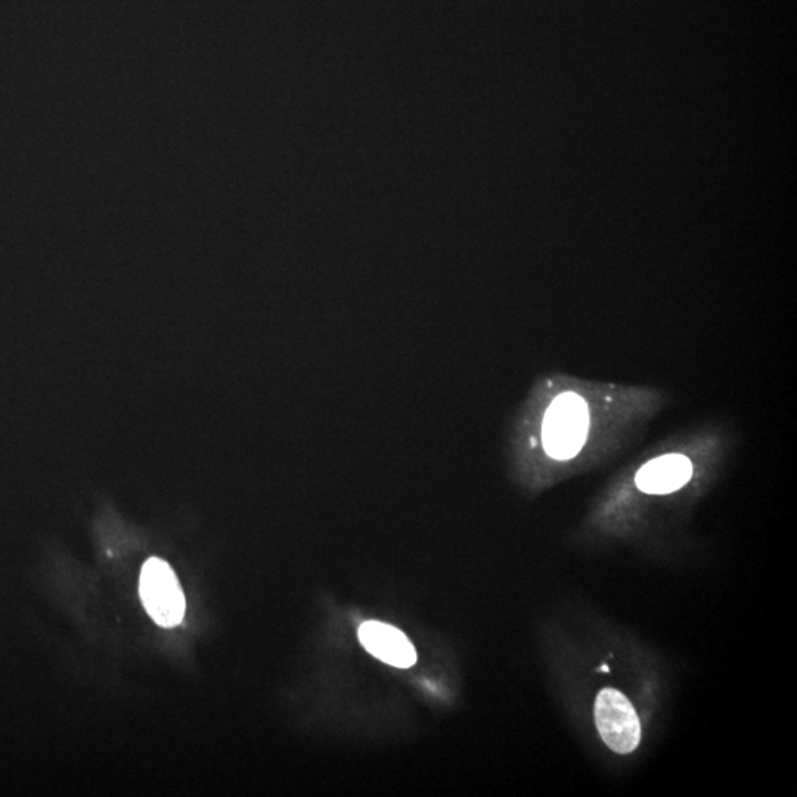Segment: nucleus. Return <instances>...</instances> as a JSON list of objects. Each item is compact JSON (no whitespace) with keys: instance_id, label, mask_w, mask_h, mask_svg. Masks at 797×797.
Wrapping results in <instances>:
<instances>
[{"instance_id":"obj_1","label":"nucleus","mask_w":797,"mask_h":797,"mask_svg":"<svg viewBox=\"0 0 797 797\" xmlns=\"http://www.w3.org/2000/svg\"><path fill=\"white\" fill-rule=\"evenodd\" d=\"M589 409L576 393L558 396L548 408L542 427L544 448L551 458L570 460L581 452L589 430Z\"/></svg>"},{"instance_id":"obj_2","label":"nucleus","mask_w":797,"mask_h":797,"mask_svg":"<svg viewBox=\"0 0 797 797\" xmlns=\"http://www.w3.org/2000/svg\"><path fill=\"white\" fill-rule=\"evenodd\" d=\"M139 595L155 623L173 628L184 620L185 595L172 567L153 557L144 564L139 579Z\"/></svg>"},{"instance_id":"obj_3","label":"nucleus","mask_w":797,"mask_h":797,"mask_svg":"<svg viewBox=\"0 0 797 797\" xmlns=\"http://www.w3.org/2000/svg\"><path fill=\"white\" fill-rule=\"evenodd\" d=\"M594 716L600 737L617 755H629L640 746V718L628 697L619 690L604 688L598 693Z\"/></svg>"},{"instance_id":"obj_4","label":"nucleus","mask_w":797,"mask_h":797,"mask_svg":"<svg viewBox=\"0 0 797 797\" xmlns=\"http://www.w3.org/2000/svg\"><path fill=\"white\" fill-rule=\"evenodd\" d=\"M365 650L387 665L408 669L417 662V651L409 638L395 626L369 620L359 628Z\"/></svg>"},{"instance_id":"obj_5","label":"nucleus","mask_w":797,"mask_h":797,"mask_svg":"<svg viewBox=\"0 0 797 797\" xmlns=\"http://www.w3.org/2000/svg\"><path fill=\"white\" fill-rule=\"evenodd\" d=\"M693 476V465L684 455H663L641 467L637 474L640 491L666 495L684 488Z\"/></svg>"}]
</instances>
